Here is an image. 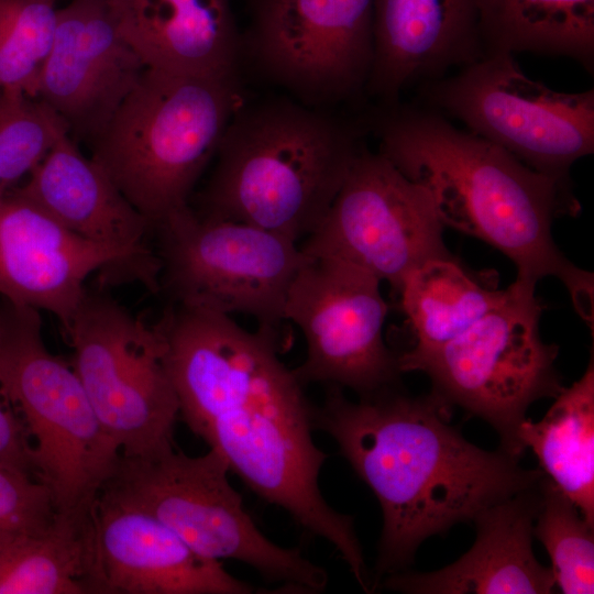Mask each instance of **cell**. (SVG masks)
Wrapping results in <instances>:
<instances>
[{"label": "cell", "instance_id": "1", "mask_svg": "<svg viewBox=\"0 0 594 594\" xmlns=\"http://www.w3.org/2000/svg\"><path fill=\"white\" fill-rule=\"evenodd\" d=\"M179 417L261 499L339 552L363 591L371 576L353 518L323 498L328 458L314 441L315 405L279 359L277 332L172 302L155 324Z\"/></svg>", "mask_w": 594, "mask_h": 594}, {"label": "cell", "instance_id": "2", "mask_svg": "<svg viewBox=\"0 0 594 594\" xmlns=\"http://www.w3.org/2000/svg\"><path fill=\"white\" fill-rule=\"evenodd\" d=\"M450 417L451 407L433 392L413 396L399 385L356 402L326 386L322 403L315 405V430L337 442L382 508L374 590L385 576L405 571L425 539L473 520L544 475L501 448L472 444Z\"/></svg>", "mask_w": 594, "mask_h": 594}, {"label": "cell", "instance_id": "3", "mask_svg": "<svg viewBox=\"0 0 594 594\" xmlns=\"http://www.w3.org/2000/svg\"><path fill=\"white\" fill-rule=\"evenodd\" d=\"M377 129L378 153L427 190L444 227L505 254L517 270L514 284L524 290L536 292L547 276L560 279L593 326V273L569 261L551 231L556 218L580 210L570 186L435 111L394 109Z\"/></svg>", "mask_w": 594, "mask_h": 594}, {"label": "cell", "instance_id": "4", "mask_svg": "<svg viewBox=\"0 0 594 594\" xmlns=\"http://www.w3.org/2000/svg\"><path fill=\"white\" fill-rule=\"evenodd\" d=\"M360 151L353 127L315 107L242 102L218 146L198 213L299 244L324 218Z\"/></svg>", "mask_w": 594, "mask_h": 594}, {"label": "cell", "instance_id": "5", "mask_svg": "<svg viewBox=\"0 0 594 594\" xmlns=\"http://www.w3.org/2000/svg\"><path fill=\"white\" fill-rule=\"evenodd\" d=\"M242 102L237 76L145 68L90 144V157L155 229L189 206Z\"/></svg>", "mask_w": 594, "mask_h": 594}, {"label": "cell", "instance_id": "6", "mask_svg": "<svg viewBox=\"0 0 594 594\" xmlns=\"http://www.w3.org/2000/svg\"><path fill=\"white\" fill-rule=\"evenodd\" d=\"M229 472L212 449L197 457L176 447L150 457L121 455L98 496L154 517L204 558L250 565L277 584L278 593L323 592L326 570L299 548L278 546L257 528Z\"/></svg>", "mask_w": 594, "mask_h": 594}, {"label": "cell", "instance_id": "7", "mask_svg": "<svg viewBox=\"0 0 594 594\" xmlns=\"http://www.w3.org/2000/svg\"><path fill=\"white\" fill-rule=\"evenodd\" d=\"M0 394L22 417L33 472L59 513L89 512L121 450L75 372L46 348L40 311L0 306Z\"/></svg>", "mask_w": 594, "mask_h": 594}, {"label": "cell", "instance_id": "8", "mask_svg": "<svg viewBox=\"0 0 594 594\" xmlns=\"http://www.w3.org/2000/svg\"><path fill=\"white\" fill-rule=\"evenodd\" d=\"M509 287L505 301L407 372L426 373L431 392L488 422L501 449L520 459L525 449L517 435L527 409L556 398L564 386L556 369L559 348L540 336L542 307L535 292Z\"/></svg>", "mask_w": 594, "mask_h": 594}, {"label": "cell", "instance_id": "9", "mask_svg": "<svg viewBox=\"0 0 594 594\" xmlns=\"http://www.w3.org/2000/svg\"><path fill=\"white\" fill-rule=\"evenodd\" d=\"M63 328L73 367L121 455L150 457L175 447L179 405L156 327L87 289Z\"/></svg>", "mask_w": 594, "mask_h": 594}, {"label": "cell", "instance_id": "10", "mask_svg": "<svg viewBox=\"0 0 594 594\" xmlns=\"http://www.w3.org/2000/svg\"><path fill=\"white\" fill-rule=\"evenodd\" d=\"M427 101L531 169L570 186V168L594 152V89L557 91L529 78L512 54H487L427 82Z\"/></svg>", "mask_w": 594, "mask_h": 594}, {"label": "cell", "instance_id": "11", "mask_svg": "<svg viewBox=\"0 0 594 594\" xmlns=\"http://www.w3.org/2000/svg\"><path fill=\"white\" fill-rule=\"evenodd\" d=\"M155 230L160 286L172 301L253 318L278 331L293 280L310 260L299 244L274 232L208 218L189 206Z\"/></svg>", "mask_w": 594, "mask_h": 594}, {"label": "cell", "instance_id": "12", "mask_svg": "<svg viewBox=\"0 0 594 594\" xmlns=\"http://www.w3.org/2000/svg\"><path fill=\"white\" fill-rule=\"evenodd\" d=\"M425 188L380 153L361 148L319 226L299 244L310 257L354 265L397 296L424 263L452 257Z\"/></svg>", "mask_w": 594, "mask_h": 594}, {"label": "cell", "instance_id": "13", "mask_svg": "<svg viewBox=\"0 0 594 594\" xmlns=\"http://www.w3.org/2000/svg\"><path fill=\"white\" fill-rule=\"evenodd\" d=\"M381 280L344 262L310 257L288 290L284 320L306 343L299 382L350 389L359 397L398 386L397 353L384 339L388 305Z\"/></svg>", "mask_w": 594, "mask_h": 594}, {"label": "cell", "instance_id": "14", "mask_svg": "<svg viewBox=\"0 0 594 594\" xmlns=\"http://www.w3.org/2000/svg\"><path fill=\"white\" fill-rule=\"evenodd\" d=\"M373 10L374 0H257L245 46L302 103H332L366 85Z\"/></svg>", "mask_w": 594, "mask_h": 594}, {"label": "cell", "instance_id": "15", "mask_svg": "<svg viewBox=\"0 0 594 594\" xmlns=\"http://www.w3.org/2000/svg\"><path fill=\"white\" fill-rule=\"evenodd\" d=\"M160 288L158 256L143 257L87 240L15 193L0 197V296L46 311L64 327L95 272Z\"/></svg>", "mask_w": 594, "mask_h": 594}, {"label": "cell", "instance_id": "16", "mask_svg": "<svg viewBox=\"0 0 594 594\" xmlns=\"http://www.w3.org/2000/svg\"><path fill=\"white\" fill-rule=\"evenodd\" d=\"M86 594H255L220 561L191 550L135 508L97 496L90 508Z\"/></svg>", "mask_w": 594, "mask_h": 594}, {"label": "cell", "instance_id": "17", "mask_svg": "<svg viewBox=\"0 0 594 594\" xmlns=\"http://www.w3.org/2000/svg\"><path fill=\"white\" fill-rule=\"evenodd\" d=\"M145 68L122 37L109 0H72L57 10L36 97L57 113L74 140L91 144Z\"/></svg>", "mask_w": 594, "mask_h": 594}, {"label": "cell", "instance_id": "18", "mask_svg": "<svg viewBox=\"0 0 594 594\" xmlns=\"http://www.w3.org/2000/svg\"><path fill=\"white\" fill-rule=\"evenodd\" d=\"M373 41L365 88L393 103L410 85L483 57L477 0H374Z\"/></svg>", "mask_w": 594, "mask_h": 594}, {"label": "cell", "instance_id": "19", "mask_svg": "<svg viewBox=\"0 0 594 594\" xmlns=\"http://www.w3.org/2000/svg\"><path fill=\"white\" fill-rule=\"evenodd\" d=\"M540 483L480 512L473 519L474 544L454 563L429 573H394L380 583L413 594L556 592L551 569L540 564L532 551Z\"/></svg>", "mask_w": 594, "mask_h": 594}, {"label": "cell", "instance_id": "20", "mask_svg": "<svg viewBox=\"0 0 594 594\" xmlns=\"http://www.w3.org/2000/svg\"><path fill=\"white\" fill-rule=\"evenodd\" d=\"M122 37L146 68L235 77L241 40L229 0H109Z\"/></svg>", "mask_w": 594, "mask_h": 594}, {"label": "cell", "instance_id": "21", "mask_svg": "<svg viewBox=\"0 0 594 594\" xmlns=\"http://www.w3.org/2000/svg\"><path fill=\"white\" fill-rule=\"evenodd\" d=\"M16 194L33 201L76 234L143 257L148 221L106 172L64 133Z\"/></svg>", "mask_w": 594, "mask_h": 594}, {"label": "cell", "instance_id": "22", "mask_svg": "<svg viewBox=\"0 0 594 594\" xmlns=\"http://www.w3.org/2000/svg\"><path fill=\"white\" fill-rule=\"evenodd\" d=\"M509 294L510 287L487 286L453 256L430 260L414 270L396 296L413 336L410 348L397 353L400 372L461 334Z\"/></svg>", "mask_w": 594, "mask_h": 594}, {"label": "cell", "instance_id": "23", "mask_svg": "<svg viewBox=\"0 0 594 594\" xmlns=\"http://www.w3.org/2000/svg\"><path fill=\"white\" fill-rule=\"evenodd\" d=\"M518 440L536 454L543 474L594 526V364L535 422L525 419Z\"/></svg>", "mask_w": 594, "mask_h": 594}, {"label": "cell", "instance_id": "24", "mask_svg": "<svg viewBox=\"0 0 594 594\" xmlns=\"http://www.w3.org/2000/svg\"><path fill=\"white\" fill-rule=\"evenodd\" d=\"M483 56L529 52L594 68V0H477Z\"/></svg>", "mask_w": 594, "mask_h": 594}, {"label": "cell", "instance_id": "25", "mask_svg": "<svg viewBox=\"0 0 594 594\" xmlns=\"http://www.w3.org/2000/svg\"><path fill=\"white\" fill-rule=\"evenodd\" d=\"M90 510L0 539V594H86Z\"/></svg>", "mask_w": 594, "mask_h": 594}, {"label": "cell", "instance_id": "26", "mask_svg": "<svg viewBox=\"0 0 594 594\" xmlns=\"http://www.w3.org/2000/svg\"><path fill=\"white\" fill-rule=\"evenodd\" d=\"M541 504L534 536L551 560L556 585L565 594L594 592V526L546 476L541 483Z\"/></svg>", "mask_w": 594, "mask_h": 594}, {"label": "cell", "instance_id": "27", "mask_svg": "<svg viewBox=\"0 0 594 594\" xmlns=\"http://www.w3.org/2000/svg\"><path fill=\"white\" fill-rule=\"evenodd\" d=\"M57 0H0V92L36 97L57 23Z\"/></svg>", "mask_w": 594, "mask_h": 594}, {"label": "cell", "instance_id": "28", "mask_svg": "<svg viewBox=\"0 0 594 594\" xmlns=\"http://www.w3.org/2000/svg\"><path fill=\"white\" fill-rule=\"evenodd\" d=\"M68 132L57 113L37 97L0 94V184L30 174Z\"/></svg>", "mask_w": 594, "mask_h": 594}, {"label": "cell", "instance_id": "29", "mask_svg": "<svg viewBox=\"0 0 594 594\" xmlns=\"http://www.w3.org/2000/svg\"><path fill=\"white\" fill-rule=\"evenodd\" d=\"M57 515L54 498L45 484L0 464V539L44 530Z\"/></svg>", "mask_w": 594, "mask_h": 594}, {"label": "cell", "instance_id": "30", "mask_svg": "<svg viewBox=\"0 0 594 594\" xmlns=\"http://www.w3.org/2000/svg\"><path fill=\"white\" fill-rule=\"evenodd\" d=\"M0 464L34 476L30 444L20 420L0 402Z\"/></svg>", "mask_w": 594, "mask_h": 594}, {"label": "cell", "instance_id": "31", "mask_svg": "<svg viewBox=\"0 0 594 594\" xmlns=\"http://www.w3.org/2000/svg\"><path fill=\"white\" fill-rule=\"evenodd\" d=\"M1 197V196H0Z\"/></svg>", "mask_w": 594, "mask_h": 594}, {"label": "cell", "instance_id": "32", "mask_svg": "<svg viewBox=\"0 0 594 594\" xmlns=\"http://www.w3.org/2000/svg\"><path fill=\"white\" fill-rule=\"evenodd\" d=\"M1 94V92H0Z\"/></svg>", "mask_w": 594, "mask_h": 594}]
</instances>
